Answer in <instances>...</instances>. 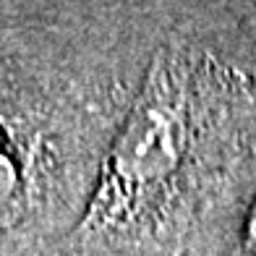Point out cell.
Listing matches in <instances>:
<instances>
[{"instance_id": "2", "label": "cell", "mask_w": 256, "mask_h": 256, "mask_svg": "<svg viewBox=\"0 0 256 256\" xmlns=\"http://www.w3.org/2000/svg\"><path fill=\"white\" fill-rule=\"evenodd\" d=\"M196 256H256V128L209 217Z\"/></svg>"}, {"instance_id": "1", "label": "cell", "mask_w": 256, "mask_h": 256, "mask_svg": "<svg viewBox=\"0 0 256 256\" xmlns=\"http://www.w3.org/2000/svg\"><path fill=\"white\" fill-rule=\"evenodd\" d=\"M256 128V78L191 42L144 76L71 236L74 256H196Z\"/></svg>"}, {"instance_id": "3", "label": "cell", "mask_w": 256, "mask_h": 256, "mask_svg": "<svg viewBox=\"0 0 256 256\" xmlns=\"http://www.w3.org/2000/svg\"><path fill=\"white\" fill-rule=\"evenodd\" d=\"M254 78H256V76H254Z\"/></svg>"}]
</instances>
